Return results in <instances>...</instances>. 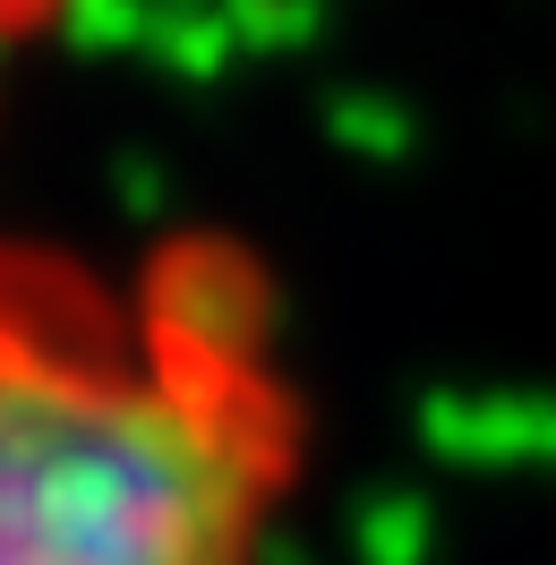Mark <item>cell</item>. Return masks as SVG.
<instances>
[{
	"label": "cell",
	"instance_id": "6da1fadb",
	"mask_svg": "<svg viewBox=\"0 0 556 565\" xmlns=\"http://www.w3.org/2000/svg\"><path fill=\"white\" fill-rule=\"evenodd\" d=\"M309 437L240 232H0V565H282Z\"/></svg>",
	"mask_w": 556,
	"mask_h": 565
},
{
	"label": "cell",
	"instance_id": "7a4b0ae2",
	"mask_svg": "<svg viewBox=\"0 0 556 565\" xmlns=\"http://www.w3.org/2000/svg\"><path fill=\"white\" fill-rule=\"evenodd\" d=\"M77 18V0H0V77H18Z\"/></svg>",
	"mask_w": 556,
	"mask_h": 565
}]
</instances>
